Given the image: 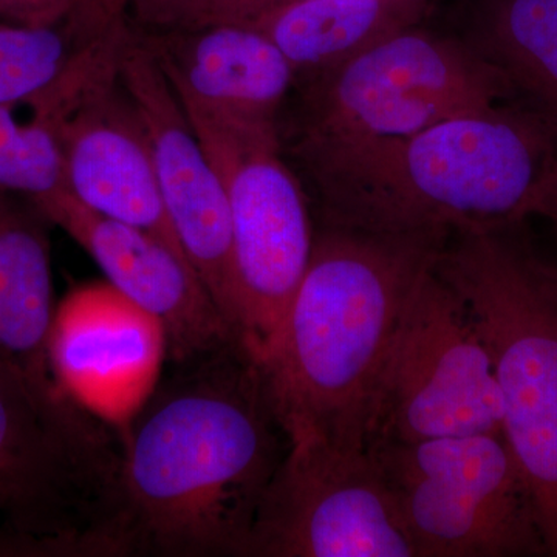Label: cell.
I'll use <instances>...</instances> for the list:
<instances>
[{"instance_id": "6da1fadb", "label": "cell", "mask_w": 557, "mask_h": 557, "mask_svg": "<svg viewBox=\"0 0 557 557\" xmlns=\"http://www.w3.org/2000/svg\"><path fill=\"white\" fill-rule=\"evenodd\" d=\"M174 366L121 437L120 556L244 557L289 440L239 341Z\"/></svg>"}, {"instance_id": "7a4b0ae2", "label": "cell", "mask_w": 557, "mask_h": 557, "mask_svg": "<svg viewBox=\"0 0 557 557\" xmlns=\"http://www.w3.org/2000/svg\"><path fill=\"white\" fill-rule=\"evenodd\" d=\"M449 233L314 230L306 274L258 362L288 440L368 448L381 369L410 289Z\"/></svg>"}, {"instance_id": "3957f363", "label": "cell", "mask_w": 557, "mask_h": 557, "mask_svg": "<svg viewBox=\"0 0 557 557\" xmlns=\"http://www.w3.org/2000/svg\"><path fill=\"white\" fill-rule=\"evenodd\" d=\"M557 131L518 101L440 121L309 175L322 225L449 233L522 222Z\"/></svg>"}, {"instance_id": "277c9868", "label": "cell", "mask_w": 557, "mask_h": 557, "mask_svg": "<svg viewBox=\"0 0 557 557\" xmlns=\"http://www.w3.org/2000/svg\"><path fill=\"white\" fill-rule=\"evenodd\" d=\"M120 435L0 361V557H113Z\"/></svg>"}, {"instance_id": "5b68a950", "label": "cell", "mask_w": 557, "mask_h": 557, "mask_svg": "<svg viewBox=\"0 0 557 557\" xmlns=\"http://www.w3.org/2000/svg\"><path fill=\"white\" fill-rule=\"evenodd\" d=\"M519 223L458 230L435 269L478 319L502 397V435L525 475L557 557V302Z\"/></svg>"}, {"instance_id": "8992f818", "label": "cell", "mask_w": 557, "mask_h": 557, "mask_svg": "<svg viewBox=\"0 0 557 557\" xmlns=\"http://www.w3.org/2000/svg\"><path fill=\"white\" fill-rule=\"evenodd\" d=\"M302 83L289 148L307 177L440 121L516 101L468 40L417 27Z\"/></svg>"}, {"instance_id": "52a82bcc", "label": "cell", "mask_w": 557, "mask_h": 557, "mask_svg": "<svg viewBox=\"0 0 557 557\" xmlns=\"http://www.w3.org/2000/svg\"><path fill=\"white\" fill-rule=\"evenodd\" d=\"M178 100L228 194L234 332L259 362L313 251L306 190L282 156L277 124L245 123Z\"/></svg>"}, {"instance_id": "ba28073f", "label": "cell", "mask_w": 557, "mask_h": 557, "mask_svg": "<svg viewBox=\"0 0 557 557\" xmlns=\"http://www.w3.org/2000/svg\"><path fill=\"white\" fill-rule=\"evenodd\" d=\"M369 449L416 557L548 556L536 500L504 435L384 442Z\"/></svg>"}, {"instance_id": "9c48e42d", "label": "cell", "mask_w": 557, "mask_h": 557, "mask_svg": "<svg viewBox=\"0 0 557 557\" xmlns=\"http://www.w3.org/2000/svg\"><path fill=\"white\" fill-rule=\"evenodd\" d=\"M435 262L418 277L399 314L373 399L368 448L502 434L490 347L467 300Z\"/></svg>"}, {"instance_id": "30bf717a", "label": "cell", "mask_w": 557, "mask_h": 557, "mask_svg": "<svg viewBox=\"0 0 557 557\" xmlns=\"http://www.w3.org/2000/svg\"><path fill=\"white\" fill-rule=\"evenodd\" d=\"M244 557H416L379 461L318 435L289 440Z\"/></svg>"}, {"instance_id": "8fae6325", "label": "cell", "mask_w": 557, "mask_h": 557, "mask_svg": "<svg viewBox=\"0 0 557 557\" xmlns=\"http://www.w3.org/2000/svg\"><path fill=\"white\" fill-rule=\"evenodd\" d=\"M119 76L148 138L175 236L234 332L228 194L166 73L134 25L121 49Z\"/></svg>"}, {"instance_id": "7c38bea8", "label": "cell", "mask_w": 557, "mask_h": 557, "mask_svg": "<svg viewBox=\"0 0 557 557\" xmlns=\"http://www.w3.org/2000/svg\"><path fill=\"white\" fill-rule=\"evenodd\" d=\"M49 359L62 394L121 438L160 384L168 333L108 281L87 282L54 310Z\"/></svg>"}, {"instance_id": "4fadbf2b", "label": "cell", "mask_w": 557, "mask_h": 557, "mask_svg": "<svg viewBox=\"0 0 557 557\" xmlns=\"http://www.w3.org/2000/svg\"><path fill=\"white\" fill-rule=\"evenodd\" d=\"M40 212L89 252L110 285L163 322L174 364L239 341L189 260L164 242L91 211L69 190Z\"/></svg>"}, {"instance_id": "5bb4252c", "label": "cell", "mask_w": 557, "mask_h": 557, "mask_svg": "<svg viewBox=\"0 0 557 557\" xmlns=\"http://www.w3.org/2000/svg\"><path fill=\"white\" fill-rule=\"evenodd\" d=\"M61 143L65 183L76 200L152 234L186 258L161 199L148 138L119 73L98 84L70 113Z\"/></svg>"}, {"instance_id": "9a60e30c", "label": "cell", "mask_w": 557, "mask_h": 557, "mask_svg": "<svg viewBox=\"0 0 557 557\" xmlns=\"http://www.w3.org/2000/svg\"><path fill=\"white\" fill-rule=\"evenodd\" d=\"M182 100L255 124H277L296 73L265 35L245 24L139 32Z\"/></svg>"}, {"instance_id": "2e32d148", "label": "cell", "mask_w": 557, "mask_h": 557, "mask_svg": "<svg viewBox=\"0 0 557 557\" xmlns=\"http://www.w3.org/2000/svg\"><path fill=\"white\" fill-rule=\"evenodd\" d=\"M49 225L30 201L0 193V361L44 397L64 398L49 359L57 310Z\"/></svg>"}, {"instance_id": "e0dca14e", "label": "cell", "mask_w": 557, "mask_h": 557, "mask_svg": "<svg viewBox=\"0 0 557 557\" xmlns=\"http://www.w3.org/2000/svg\"><path fill=\"white\" fill-rule=\"evenodd\" d=\"M431 0H293L242 24L284 53L296 79L338 67L370 47L417 27Z\"/></svg>"}, {"instance_id": "ac0fdd59", "label": "cell", "mask_w": 557, "mask_h": 557, "mask_svg": "<svg viewBox=\"0 0 557 557\" xmlns=\"http://www.w3.org/2000/svg\"><path fill=\"white\" fill-rule=\"evenodd\" d=\"M110 72L108 54L91 50L49 90L0 104V193L22 197L42 211L69 190L62 124Z\"/></svg>"}, {"instance_id": "d6986e66", "label": "cell", "mask_w": 557, "mask_h": 557, "mask_svg": "<svg viewBox=\"0 0 557 557\" xmlns=\"http://www.w3.org/2000/svg\"><path fill=\"white\" fill-rule=\"evenodd\" d=\"M468 42L557 131V0H480Z\"/></svg>"}, {"instance_id": "ffe728a7", "label": "cell", "mask_w": 557, "mask_h": 557, "mask_svg": "<svg viewBox=\"0 0 557 557\" xmlns=\"http://www.w3.org/2000/svg\"><path fill=\"white\" fill-rule=\"evenodd\" d=\"M129 11V0H81L57 24L0 17V104L30 100L60 83Z\"/></svg>"}, {"instance_id": "44dd1931", "label": "cell", "mask_w": 557, "mask_h": 557, "mask_svg": "<svg viewBox=\"0 0 557 557\" xmlns=\"http://www.w3.org/2000/svg\"><path fill=\"white\" fill-rule=\"evenodd\" d=\"M293 0H189L171 28L201 27L211 24H242L273 7Z\"/></svg>"}, {"instance_id": "7402d4cb", "label": "cell", "mask_w": 557, "mask_h": 557, "mask_svg": "<svg viewBox=\"0 0 557 557\" xmlns=\"http://www.w3.org/2000/svg\"><path fill=\"white\" fill-rule=\"evenodd\" d=\"M81 0H0V17L21 24H57L72 13Z\"/></svg>"}, {"instance_id": "603a6c76", "label": "cell", "mask_w": 557, "mask_h": 557, "mask_svg": "<svg viewBox=\"0 0 557 557\" xmlns=\"http://www.w3.org/2000/svg\"><path fill=\"white\" fill-rule=\"evenodd\" d=\"M533 215L548 220L557 230V149L555 156L548 161L547 168L542 172L533 193L528 197L520 218L523 222Z\"/></svg>"}, {"instance_id": "cb8c5ba5", "label": "cell", "mask_w": 557, "mask_h": 557, "mask_svg": "<svg viewBox=\"0 0 557 557\" xmlns=\"http://www.w3.org/2000/svg\"><path fill=\"white\" fill-rule=\"evenodd\" d=\"M131 13L153 28H170L189 0H129Z\"/></svg>"}, {"instance_id": "d4e9b609", "label": "cell", "mask_w": 557, "mask_h": 557, "mask_svg": "<svg viewBox=\"0 0 557 557\" xmlns=\"http://www.w3.org/2000/svg\"><path fill=\"white\" fill-rule=\"evenodd\" d=\"M531 252H533V263L536 267L539 277L544 282L545 287L552 293L557 302V263L541 258L534 252V249H531Z\"/></svg>"}]
</instances>
